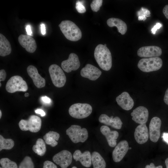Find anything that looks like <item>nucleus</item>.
I'll list each match as a JSON object with an SVG mask.
<instances>
[{
	"instance_id": "1",
	"label": "nucleus",
	"mask_w": 168,
	"mask_h": 168,
	"mask_svg": "<svg viewBox=\"0 0 168 168\" xmlns=\"http://www.w3.org/2000/svg\"><path fill=\"white\" fill-rule=\"evenodd\" d=\"M95 59L99 67L103 70L108 71L112 66L111 53L106 47L100 44L96 47L94 52Z\"/></svg>"
},
{
	"instance_id": "2",
	"label": "nucleus",
	"mask_w": 168,
	"mask_h": 168,
	"mask_svg": "<svg viewBox=\"0 0 168 168\" xmlns=\"http://www.w3.org/2000/svg\"><path fill=\"white\" fill-rule=\"evenodd\" d=\"M58 26L62 33L68 40L76 41L81 38V31L72 21L68 20L63 21Z\"/></svg>"
},
{
	"instance_id": "3",
	"label": "nucleus",
	"mask_w": 168,
	"mask_h": 168,
	"mask_svg": "<svg viewBox=\"0 0 168 168\" xmlns=\"http://www.w3.org/2000/svg\"><path fill=\"white\" fill-rule=\"evenodd\" d=\"M92 110L91 106L88 104L77 103L70 106L68 112L72 117L77 119H82L89 116Z\"/></svg>"
},
{
	"instance_id": "4",
	"label": "nucleus",
	"mask_w": 168,
	"mask_h": 168,
	"mask_svg": "<svg viewBox=\"0 0 168 168\" xmlns=\"http://www.w3.org/2000/svg\"><path fill=\"white\" fill-rule=\"evenodd\" d=\"M162 61L159 57L141 59L138 64V68L144 72H150L158 70L161 67Z\"/></svg>"
},
{
	"instance_id": "5",
	"label": "nucleus",
	"mask_w": 168,
	"mask_h": 168,
	"mask_svg": "<svg viewBox=\"0 0 168 168\" xmlns=\"http://www.w3.org/2000/svg\"><path fill=\"white\" fill-rule=\"evenodd\" d=\"M66 133L71 140L74 143L83 142L87 139L88 132L86 128H81L77 125H73L67 129Z\"/></svg>"
},
{
	"instance_id": "6",
	"label": "nucleus",
	"mask_w": 168,
	"mask_h": 168,
	"mask_svg": "<svg viewBox=\"0 0 168 168\" xmlns=\"http://www.w3.org/2000/svg\"><path fill=\"white\" fill-rule=\"evenodd\" d=\"M19 126L22 131L29 130L33 133L37 132L41 128V120L37 116L31 115L27 120H21L19 123Z\"/></svg>"
},
{
	"instance_id": "7",
	"label": "nucleus",
	"mask_w": 168,
	"mask_h": 168,
	"mask_svg": "<svg viewBox=\"0 0 168 168\" xmlns=\"http://www.w3.org/2000/svg\"><path fill=\"white\" fill-rule=\"evenodd\" d=\"M28 89L26 82L21 77L17 75L11 77L8 80L6 85V91L10 93L17 91L25 92Z\"/></svg>"
},
{
	"instance_id": "8",
	"label": "nucleus",
	"mask_w": 168,
	"mask_h": 168,
	"mask_svg": "<svg viewBox=\"0 0 168 168\" xmlns=\"http://www.w3.org/2000/svg\"><path fill=\"white\" fill-rule=\"evenodd\" d=\"M49 71L53 83L55 86L60 88L64 86L66 81V76L59 66L56 64L51 65Z\"/></svg>"
},
{
	"instance_id": "9",
	"label": "nucleus",
	"mask_w": 168,
	"mask_h": 168,
	"mask_svg": "<svg viewBox=\"0 0 168 168\" xmlns=\"http://www.w3.org/2000/svg\"><path fill=\"white\" fill-rule=\"evenodd\" d=\"M72 156L71 153L67 150H63L55 155L53 161L62 168H67L71 163Z\"/></svg>"
},
{
	"instance_id": "10",
	"label": "nucleus",
	"mask_w": 168,
	"mask_h": 168,
	"mask_svg": "<svg viewBox=\"0 0 168 168\" xmlns=\"http://www.w3.org/2000/svg\"><path fill=\"white\" fill-rule=\"evenodd\" d=\"M161 124V119L154 117L151 119L149 125V136L150 140L156 142L160 136V128Z\"/></svg>"
},
{
	"instance_id": "11",
	"label": "nucleus",
	"mask_w": 168,
	"mask_h": 168,
	"mask_svg": "<svg viewBox=\"0 0 168 168\" xmlns=\"http://www.w3.org/2000/svg\"><path fill=\"white\" fill-rule=\"evenodd\" d=\"M80 62L78 56L75 53L70 54L68 58L63 61L61 64L62 68L67 73L77 70L80 67Z\"/></svg>"
},
{
	"instance_id": "12",
	"label": "nucleus",
	"mask_w": 168,
	"mask_h": 168,
	"mask_svg": "<svg viewBox=\"0 0 168 168\" xmlns=\"http://www.w3.org/2000/svg\"><path fill=\"white\" fill-rule=\"evenodd\" d=\"M162 53L161 49L156 46H149L142 47L137 51L138 55L141 57L150 58L158 57Z\"/></svg>"
},
{
	"instance_id": "13",
	"label": "nucleus",
	"mask_w": 168,
	"mask_h": 168,
	"mask_svg": "<svg viewBox=\"0 0 168 168\" xmlns=\"http://www.w3.org/2000/svg\"><path fill=\"white\" fill-rule=\"evenodd\" d=\"M129 148L128 144L127 141L123 140L120 142L112 152L114 161L116 162L121 161L127 152Z\"/></svg>"
},
{
	"instance_id": "14",
	"label": "nucleus",
	"mask_w": 168,
	"mask_h": 168,
	"mask_svg": "<svg viewBox=\"0 0 168 168\" xmlns=\"http://www.w3.org/2000/svg\"><path fill=\"white\" fill-rule=\"evenodd\" d=\"M131 115L132 120L136 123L140 124H145L148 119V111L145 107L139 106L133 110Z\"/></svg>"
},
{
	"instance_id": "15",
	"label": "nucleus",
	"mask_w": 168,
	"mask_h": 168,
	"mask_svg": "<svg viewBox=\"0 0 168 168\" xmlns=\"http://www.w3.org/2000/svg\"><path fill=\"white\" fill-rule=\"evenodd\" d=\"M101 73V71L98 68L90 64H86L80 72L81 76L92 81L97 79Z\"/></svg>"
},
{
	"instance_id": "16",
	"label": "nucleus",
	"mask_w": 168,
	"mask_h": 168,
	"mask_svg": "<svg viewBox=\"0 0 168 168\" xmlns=\"http://www.w3.org/2000/svg\"><path fill=\"white\" fill-rule=\"evenodd\" d=\"M27 71L37 88H40L44 87L45 80L38 73V70L35 66L32 65L29 66L27 68Z\"/></svg>"
},
{
	"instance_id": "17",
	"label": "nucleus",
	"mask_w": 168,
	"mask_h": 168,
	"mask_svg": "<svg viewBox=\"0 0 168 168\" xmlns=\"http://www.w3.org/2000/svg\"><path fill=\"white\" fill-rule=\"evenodd\" d=\"M18 40L20 44L30 53L35 52L37 48L35 39L30 36L21 34L19 36Z\"/></svg>"
},
{
	"instance_id": "18",
	"label": "nucleus",
	"mask_w": 168,
	"mask_h": 168,
	"mask_svg": "<svg viewBox=\"0 0 168 168\" xmlns=\"http://www.w3.org/2000/svg\"><path fill=\"white\" fill-rule=\"evenodd\" d=\"M134 137L137 142L139 144H143L147 141L149 133L146 124H140L136 127Z\"/></svg>"
},
{
	"instance_id": "19",
	"label": "nucleus",
	"mask_w": 168,
	"mask_h": 168,
	"mask_svg": "<svg viewBox=\"0 0 168 168\" xmlns=\"http://www.w3.org/2000/svg\"><path fill=\"white\" fill-rule=\"evenodd\" d=\"M118 104L123 109L128 110L132 108L134 105V101L128 93L126 91L123 92L116 98Z\"/></svg>"
},
{
	"instance_id": "20",
	"label": "nucleus",
	"mask_w": 168,
	"mask_h": 168,
	"mask_svg": "<svg viewBox=\"0 0 168 168\" xmlns=\"http://www.w3.org/2000/svg\"><path fill=\"white\" fill-rule=\"evenodd\" d=\"M101 133L105 137L109 145L114 147L117 144V139L119 136L118 132L116 131H111L110 128L105 125L101 126L100 128Z\"/></svg>"
},
{
	"instance_id": "21",
	"label": "nucleus",
	"mask_w": 168,
	"mask_h": 168,
	"mask_svg": "<svg viewBox=\"0 0 168 168\" xmlns=\"http://www.w3.org/2000/svg\"><path fill=\"white\" fill-rule=\"evenodd\" d=\"M73 157L76 161H79L83 166L86 167H89L91 165V156L89 151H86L82 153L80 150H77L74 152Z\"/></svg>"
},
{
	"instance_id": "22",
	"label": "nucleus",
	"mask_w": 168,
	"mask_h": 168,
	"mask_svg": "<svg viewBox=\"0 0 168 168\" xmlns=\"http://www.w3.org/2000/svg\"><path fill=\"white\" fill-rule=\"evenodd\" d=\"M99 121L106 125L118 129H120L122 126L123 123L120 118L116 116L113 118V116L110 117L105 114H101L99 118Z\"/></svg>"
},
{
	"instance_id": "23",
	"label": "nucleus",
	"mask_w": 168,
	"mask_h": 168,
	"mask_svg": "<svg viewBox=\"0 0 168 168\" xmlns=\"http://www.w3.org/2000/svg\"><path fill=\"white\" fill-rule=\"evenodd\" d=\"M107 24L110 27H116L118 31L122 35H124L127 32V27L126 23L120 19L114 17L110 18L107 20Z\"/></svg>"
},
{
	"instance_id": "24",
	"label": "nucleus",
	"mask_w": 168,
	"mask_h": 168,
	"mask_svg": "<svg viewBox=\"0 0 168 168\" xmlns=\"http://www.w3.org/2000/svg\"><path fill=\"white\" fill-rule=\"evenodd\" d=\"M12 51L10 43L2 34H0V55L4 57L10 54Z\"/></svg>"
},
{
	"instance_id": "25",
	"label": "nucleus",
	"mask_w": 168,
	"mask_h": 168,
	"mask_svg": "<svg viewBox=\"0 0 168 168\" xmlns=\"http://www.w3.org/2000/svg\"><path fill=\"white\" fill-rule=\"evenodd\" d=\"M59 134L57 132L49 131L43 136V139L47 144L54 147L58 144L57 141L59 140Z\"/></svg>"
},
{
	"instance_id": "26",
	"label": "nucleus",
	"mask_w": 168,
	"mask_h": 168,
	"mask_svg": "<svg viewBox=\"0 0 168 168\" xmlns=\"http://www.w3.org/2000/svg\"><path fill=\"white\" fill-rule=\"evenodd\" d=\"M91 161L93 168H105L106 162L101 155L97 152H94L91 155Z\"/></svg>"
},
{
	"instance_id": "27",
	"label": "nucleus",
	"mask_w": 168,
	"mask_h": 168,
	"mask_svg": "<svg viewBox=\"0 0 168 168\" xmlns=\"http://www.w3.org/2000/svg\"><path fill=\"white\" fill-rule=\"evenodd\" d=\"M32 150L38 155L40 156L44 155L46 151V147L43 140L41 138L38 139L35 144L33 146Z\"/></svg>"
},
{
	"instance_id": "28",
	"label": "nucleus",
	"mask_w": 168,
	"mask_h": 168,
	"mask_svg": "<svg viewBox=\"0 0 168 168\" xmlns=\"http://www.w3.org/2000/svg\"><path fill=\"white\" fill-rule=\"evenodd\" d=\"M14 145V142L11 139H5L0 135V151L2 149L10 150Z\"/></svg>"
},
{
	"instance_id": "29",
	"label": "nucleus",
	"mask_w": 168,
	"mask_h": 168,
	"mask_svg": "<svg viewBox=\"0 0 168 168\" xmlns=\"http://www.w3.org/2000/svg\"><path fill=\"white\" fill-rule=\"evenodd\" d=\"M0 164L2 168H18L15 162L7 158H1L0 160Z\"/></svg>"
},
{
	"instance_id": "30",
	"label": "nucleus",
	"mask_w": 168,
	"mask_h": 168,
	"mask_svg": "<svg viewBox=\"0 0 168 168\" xmlns=\"http://www.w3.org/2000/svg\"><path fill=\"white\" fill-rule=\"evenodd\" d=\"M18 168H34L31 158L30 156H26L20 164Z\"/></svg>"
},
{
	"instance_id": "31",
	"label": "nucleus",
	"mask_w": 168,
	"mask_h": 168,
	"mask_svg": "<svg viewBox=\"0 0 168 168\" xmlns=\"http://www.w3.org/2000/svg\"><path fill=\"white\" fill-rule=\"evenodd\" d=\"M103 0H94L90 4L91 9L94 12H97L102 5Z\"/></svg>"
},
{
	"instance_id": "32",
	"label": "nucleus",
	"mask_w": 168,
	"mask_h": 168,
	"mask_svg": "<svg viewBox=\"0 0 168 168\" xmlns=\"http://www.w3.org/2000/svg\"><path fill=\"white\" fill-rule=\"evenodd\" d=\"M84 1H77L76 3V8L77 12L80 13H85L86 9L84 6Z\"/></svg>"
},
{
	"instance_id": "33",
	"label": "nucleus",
	"mask_w": 168,
	"mask_h": 168,
	"mask_svg": "<svg viewBox=\"0 0 168 168\" xmlns=\"http://www.w3.org/2000/svg\"><path fill=\"white\" fill-rule=\"evenodd\" d=\"M43 168H57V167L53 162L46 161L44 163Z\"/></svg>"
},
{
	"instance_id": "34",
	"label": "nucleus",
	"mask_w": 168,
	"mask_h": 168,
	"mask_svg": "<svg viewBox=\"0 0 168 168\" xmlns=\"http://www.w3.org/2000/svg\"><path fill=\"white\" fill-rule=\"evenodd\" d=\"M6 77V73L4 69H1L0 70V81H4Z\"/></svg>"
},
{
	"instance_id": "35",
	"label": "nucleus",
	"mask_w": 168,
	"mask_h": 168,
	"mask_svg": "<svg viewBox=\"0 0 168 168\" xmlns=\"http://www.w3.org/2000/svg\"><path fill=\"white\" fill-rule=\"evenodd\" d=\"M163 13L166 18L168 19V4L164 6L163 9Z\"/></svg>"
},
{
	"instance_id": "36",
	"label": "nucleus",
	"mask_w": 168,
	"mask_h": 168,
	"mask_svg": "<svg viewBox=\"0 0 168 168\" xmlns=\"http://www.w3.org/2000/svg\"><path fill=\"white\" fill-rule=\"evenodd\" d=\"M42 101L45 103L48 104L51 103V99L47 96H43L41 97Z\"/></svg>"
},
{
	"instance_id": "37",
	"label": "nucleus",
	"mask_w": 168,
	"mask_h": 168,
	"mask_svg": "<svg viewBox=\"0 0 168 168\" xmlns=\"http://www.w3.org/2000/svg\"><path fill=\"white\" fill-rule=\"evenodd\" d=\"M145 168H162V166L160 165L155 166L153 163H151L150 165H147L146 166Z\"/></svg>"
},
{
	"instance_id": "38",
	"label": "nucleus",
	"mask_w": 168,
	"mask_h": 168,
	"mask_svg": "<svg viewBox=\"0 0 168 168\" xmlns=\"http://www.w3.org/2000/svg\"><path fill=\"white\" fill-rule=\"evenodd\" d=\"M164 101L166 104L168 105V88L165 92L164 98Z\"/></svg>"
},
{
	"instance_id": "39",
	"label": "nucleus",
	"mask_w": 168,
	"mask_h": 168,
	"mask_svg": "<svg viewBox=\"0 0 168 168\" xmlns=\"http://www.w3.org/2000/svg\"><path fill=\"white\" fill-rule=\"evenodd\" d=\"M26 30L27 34L28 35L31 36L32 35V32L31 30L30 26V25H27L26 27Z\"/></svg>"
},
{
	"instance_id": "40",
	"label": "nucleus",
	"mask_w": 168,
	"mask_h": 168,
	"mask_svg": "<svg viewBox=\"0 0 168 168\" xmlns=\"http://www.w3.org/2000/svg\"><path fill=\"white\" fill-rule=\"evenodd\" d=\"M35 112L38 114H40L42 116H44L45 115V112L42 110L38 109L35 110Z\"/></svg>"
},
{
	"instance_id": "41",
	"label": "nucleus",
	"mask_w": 168,
	"mask_h": 168,
	"mask_svg": "<svg viewBox=\"0 0 168 168\" xmlns=\"http://www.w3.org/2000/svg\"><path fill=\"white\" fill-rule=\"evenodd\" d=\"M162 138L168 144V133H164Z\"/></svg>"
},
{
	"instance_id": "42",
	"label": "nucleus",
	"mask_w": 168,
	"mask_h": 168,
	"mask_svg": "<svg viewBox=\"0 0 168 168\" xmlns=\"http://www.w3.org/2000/svg\"><path fill=\"white\" fill-rule=\"evenodd\" d=\"M41 26V33L43 35H44L46 33V30L45 25L42 24Z\"/></svg>"
},
{
	"instance_id": "43",
	"label": "nucleus",
	"mask_w": 168,
	"mask_h": 168,
	"mask_svg": "<svg viewBox=\"0 0 168 168\" xmlns=\"http://www.w3.org/2000/svg\"><path fill=\"white\" fill-rule=\"evenodd\" d=\"M165 164L166 166V168H168V158L166 159Z\"/></svg>"
},
{
	"instance_id": "44",
	"label": "nucleus",
	"mask_w": 168,
	"mask_h": 168,
	"mask_svg": "<svg viewBox=\"0 0 168 168\" xmlns=\"http://www.w3.org/2000/svg\"><path fill=\"white\" fill-rule=\"evenodd\" d=\"M24 95L25 97H27L29 96V94L28 93H25Z\"/></svg>"
},
{
	"instance_id": "45",
	"label": "nucleus",
	"mask_w": 168,
	"mask_h": 168,
	"mask_svg": "<svg viewBox=\"0 0 168 168\" xmlns=\"http://www.w3.org/2000/svg\"><path fill=\"white\" fill-rule=\"evenodd\" d=\"M2 115V112H1V110H0V118H1V117Z\"/></svg>"
},
{
	"instance_id": "46",
	"label": "nucleus",
	"mask_w": 168,
	"mask_h": 168,
	"mask_svg": "<svg viewBox=\"0 0 168 168\" xmlns=\"http://www.w3.org/2000/svg\"><path fill=\"white\" fill-rule=\"evenodd\" d=\"M72 168H77L76 167V166H73Z\"/></svg>"
},
{
	"instance_id": "47",
	"label": "nucleus",
	"mask_w": 168,
	"mask_h": 168,
	"mask_svg": "<svg viewBox=\"0 0 168 168\" xmlns=\"http://www.w3.org/2000/svg\"><path fill=\"white\" fill-rule=\"evenodd\" d=\"M104 45L105 46H106V44H104Z\"/></svg>"
},
{
	"instance_id": "48",
	"label": "nucleus",
	"mask_w": 168,
	"mask_h": 168,
	"mask_svg": "<svg viewBox=\"0 0 168 168\" xmlns=\"http://www.w3.org/2000/svg\"><path fill=\"white\" fill-rule=\"evenodd\" d=\"M1 86V83H0V87Z\"/></svg>"
},
{
	"instance_id": "49",
	"label": "nucleus",
	"mask_w": 168,
	"mask_h": 168,
	"mask_svg": "<svg viewBox=\"0 0 168 168\" xmlns=\"http://www.w3.org/2000/svg\"><path fill=\"white\" fill-rule=\"evenodd\" d=\"M131 149V147H129V149Z\"/></svg>"
},
{
	"instance_id": "50",
	"label": "nucleus",
	"mask_w": 168,
	"mask_h": 168,
	"mask_svg": "<svg viewBox=\"0 0 168 168\" xmlns=\"http://www.w3.org/2000/svg\"><path fill=\"white\" fill-rule=\"evenodd\" d=\"M0 168H2V167H0Z\"/></svg>"
}]
</instances>
